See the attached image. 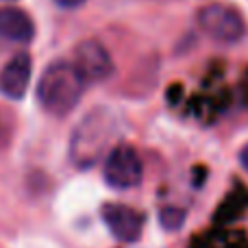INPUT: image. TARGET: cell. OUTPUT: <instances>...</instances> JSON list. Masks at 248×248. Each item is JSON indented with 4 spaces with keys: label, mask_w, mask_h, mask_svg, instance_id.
Masks as SVG:
<instances>
[{
    "label": "cell",
    "mask_w": 248,
    "mask_h": 248,
    "mask_svg": "<svg viewBox=\"0 0 248 248\" xmlns=\"http://www.w3.org/2000/svg\"><path fill=\"white\" fill-rule=\"evenodd\" d=\"M33 35H35L33 20L22 9H11V7L0 9V39L26 44L33 39Z\"/></svg>",
    "instance_id": "ba28073f"
},
{
    "label": "cell",
    "mask_w": 248,
    "mask_h": 248,
    "mask_svg": "<svg viewBox=\"0 0 248 248\" xmlns=\"http://www.w3.org/2000/svg\"><path fill=\"white\" fill-rule=\"evenodd\" d=\"M103 220L107 224V229L111 231V235L120 242H137L144 229V218L141 214H137L135 209L120 202H107L103 207Z\"/></svg>",
    "instance_id": "8992f818"
},
{
    "label": "cell",
    "mask_w": 248,
    "mask_h": 248,
    "mask_svg": "<svg viewBox=\"0 0 248 248\" xmlns=\"http://www.w3.org/2000/svg\"><path fill=\"white\" fill-rule=\"evenodd\" d=\"M159 222H161V227L166 229V231H176V229H181L185 222V211L179 209V207H166V209H161V214H159Z\"/></svg>",
    "instance_id": "9c48e42d"
},
{
    "label": "cell",
    "mask_w": 248,
    "mask_h": 248,
    "mask_svg": "<svg viewBox=\"0 0 248 248\" xmlns=\"http://www.w3.org/2000/svg\"><path fill=\"white\" fill-rule=\"evenodd\" d=\"M74 68L85 83H100L113 72V61L107 48L96 39H87L77 48V63Z\"/></svg>",
    "instance_id": "5b68a950"
},
{
    "label": "cell",
    "mask_w": 248,
    "mask_h": 248,
    "mask_svg": "<svg viewBox=\"0 0 248 248\" xmlns=\"http://www.w3.org/2000/svg\"><path fill=\"white\" fill-rule=\"evenodd\" d=\"M105 181L113 189H131L141 183L144 166H141L140 155L131 146H116L107 155L105 161Z\"/></svg>",
    "instance_id": "277c9868"
},
{
    "label": "cell",
    "mask_w": 248,
    "mask_h": 248,
    "mask_svg": "<svg viewBox=\"0 0 248 248\" xmlns=\"http://www.w3.org/2000/svg\"><path fill=\"white\" fill-rule=\"evenodd\" d=\"M85 81L68 61H55L37 83V98L42 107L52 116H68L81 100Z\"/></svg>",
    "instance_id": "6da1fadb"
},
{
    "label": "cell",
    "mask_w": 248,
    "mask_h": 248,
    "mask_svg": "<svg viewBox=\"0 0 248 248\" xmlns=\"http://www.w3.org/2000/svg\"><path fill=\"white\" fill-rule=\"evenodd\" d=\"M111 135V118L103 116V111L90 113L81 126L74 131L72 140V159L78 166H92L100 157Z\"/></svg>",
    "instance_id": "7a4b0ae2"
},
{
    "label": "cell",
    "mask_w": 248,
    "mask_h": 248,
    "mask_svg": "<svg viewBox=\"0 0 248 248\" xmlns=\"http://www.w3.org/2000/svg\"><path fill=\"white\" fill-rule=\"evenodd\" d=\"M240 163H242V168L248 172V144L240 150Z\"/></svg>",
    "instance_id": "8fae6325"
},
{
    "label": "cell",
    "mask_w": 248,
    "mask_h": 248,
    "mask_svg": "<svg viewBox=\"0 0 248 248\" xmlns=\"http://www.w3.org/2000/svg\"><path fill=\"white\" fill-rule=\"evenodd\" d=\"M31 68H33V61L26 52H17L7 65L0 72V92L9 98L20 100L26 94L31 83Z\"/></svg>",
    "instance_id": "52a82bcc"
},
{
    "label": "cell",
    "mask_w": 248,
    "mask_h": 248,
    "mask_svg": "<svg viewBox=\"0 0 248 248\" xmlns=\"http://www.w3.org/2000/svg\"><path fill=\"white\" fill-rule=\"evenodd\" d=\"M59 7H65V9H74V7H81L85 0H55Z\"/></svg>",
    "instance_id": "30bf717a"
},
{
    "label": "cell",
    "mask_w": 248,
    "mask_h": 248,
    "mask_svg": "<svg viewBox=\"0 0 248 248\" xmlns=\"http://www.w3.org/2000/svg\"><path fill=\"white\" fill-rule=\"evenodd\" d=\"M198 26L209 35L211 39L222 44H235L244 37L246 22L233 7L222 2H211L198 11Z\"/></svg>",
    "instance_id": "3957f363"
}]
</instances>
